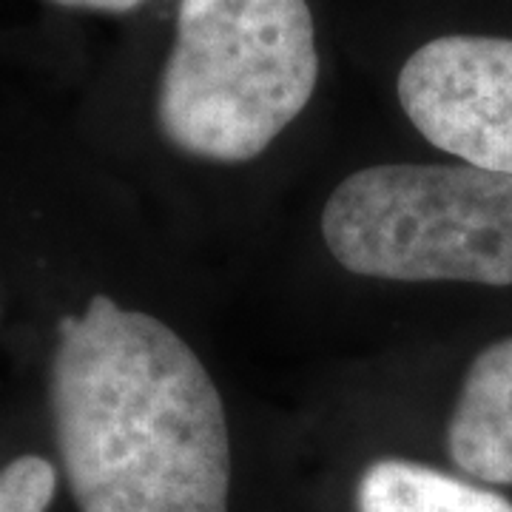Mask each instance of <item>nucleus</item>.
I'll return each instance as SVG.
<instances>
[{
	"instance_id": "nucleus-1",
	"label": "nucleus",
	"mask_w": 512,
	"mask_h": 512,
	"mask_svg": "<svg viewBox=\"0 0 512 512\" xmlns=\"http://www.w3.org/2000/svg\"><path fill=\"white\" fill-rule=\"evenodd\" d=\"M57 333L49 402L80 512H228L225 407L183 336L103 293Z\"/></svg>"
},
{
	"instance_id": "nucleus-2",
	"label": "nucleus",
	"mask_w": 512,
	"mask_h": 512,
	"mask_svg": "<svg viewBox=\"0 0 512 512\" xmlns=\"http://www.w3.org/2000/svg\"><path fill=\"white\" fill-rule=\"evenodd\" d=\"M316 80L308 0H180L157 123L185 154L245 163L305 111Z\"/></svg>"
},
{
	"instance_id": "nucleus-3",
	"label": "nucleus",
	"mask_w": 512,
	"mask_h": 512,
	"mask_svg": "<svg viewBox=\"0 0 512 512\" xmlns=\"http://www.w3.org/2000/svg\"><path fill=\"white\" fill-rule=\"evenodd\" d=\"M333 259L396 282L512 285V174L470 163L362 168L322 211Z\"/></svg>"
},
{
	"instance_id": "nucleus-4",
	"label": "nucleus",
	"mask_w": 512,
	"mask_h": 512,
	"mask_svg": "<svg viewBox=\"0 0 512 512\" xmlns=\"http://www.w3.org/2000/svg\"><path fill=\"white\" fill-rule=\"evenodd\" d=\"M399 103L436 148L512 174V40L447 35L424 43L402 66Z\"/></svg>"
},
{
	"instance_id": "nucleus-5",
	"label": "nucleus",
	"mask_w": 512,
	"mask_h": 512,
	"mask_svg": "<svg viewBox=\"0 0 512 512\" xmlns=\"http://www.w3.org/2000/svg\"><path fill=\"white\" fill-rule=\"evenodd\" d=\"M458 470L487 484H512V336L470 365L447 427Z\"/></svg>"
},
{
	"instance_id": "nucleus-6",
	"label": "nucleus",
	"mask_w": 512,
	"mask_h": 512,
	"mask_svg": "<svg viewBox=\"0 0 512 512\" xmlns=\"http://www.w3.org/2000/svg\"><path fill=\"white\" fill-rule=\"evenodd\" d=\"M356 507L359 512H512L504 495L402 458L367 467Z\"/></svg>"
},
{
	"instance_id": "nucleus-7",
	"label": "nucleus",
	"mask_w": 512,
	"mask_h": 512,
	"mask_svg": "<svg viewBox=\"0 0 512 512\" xmlns=\"http://www.w3.org/2000/svg\"><path fill=\"white\" fill-rule=\"evenodd\" d=\"M57 493L55 467L40 456H20L0 470V512H46Z\"/></svg>"
},
{
	"instance_id": "nucleus-8",
	"label": "nucleus",
	"mask_w": 512,
	"mask_h": 512,
	"mask_svg": "<svg viewBox=\"0 0 512 512\" xmlns=\"http://www.w3.org/2000/svg\"><path fill=\"white\" fill-rule=\"evenodd\" d=\"M57 6H66V9H89V12H111V15H123L137 9L140 3L146 0H52Z\"/></svg>"
}]
</instances>
